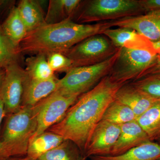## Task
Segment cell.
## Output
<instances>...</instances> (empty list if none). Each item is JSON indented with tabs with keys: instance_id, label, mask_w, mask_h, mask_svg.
<instances>
[{
	"instance_id": "obj_35",
	"label": "cell",
	"mask_w": 160,
	"mask_h": 160,
	"mask_svg": "<svg viewBox=\"0 0 160 160\" xmlns=\"http://www.w3.org/2000/svg\"><path fill=\"white\" fill-rule=\"evenodd\" d=\"M80 160H86V159H85L84 158H83L82 157L81 158V159H80Z\"/></svg>"
},
{
	"instance_id": "obj_24",
	"label": "cell",
	"mask_w": 160,
	"mask_h": 160,
	"mask_svg": "<svg viewBox=\"0 0 160 160\" xmlns=\"http://www.w3.org/2000/svg\"><path fill=\"white\" fill-rule=\"evenodd\" d=\"M82 154L77 146L65 140L61 145L41 156L37 160H80Z\"/></svg>"
},
{
	"instance_id": "obj_3",
	"label": "cell",
	"mask_w": 160,
	"mask_h": 160,
	"mask_svg": "<svg viewBox=\"0 0 160 160\" xmlns=\"http://www.w3.org/2000/svg\"><path fill=\"white\" fill-rule=\"evenodd\" d=\"M5 118L0 136L2 157L26 155L29 141L37 129L34 106H22L18 111Z\"/></svg>"
},
{
	"instance_id": "obj_29",
	"label": "cell",
	"mask_w": 160,
	"mask_h": 160,
	"mask_svg": "<svg viewBox=\"0 0 160 160\" xmlns=\"http://www.w3.org/2000/svg\"><path fill=\"white\" fill-rule=\"evenodd\" d=\"M155 74H160V56L158 55L157 60H156L155 62L142 75V77L140 78L149 75Z\"/></svg>"
},
{
	"instance_id": "obj_10",
	"label": "cell",
	"mask_w": 160,
	"mask_h": 160,
	"mask_svg": "<svg viewBox=\"0 0 160 160\" xmlns=\"http://www.w3.org/2000/svg\"><path fill=\"white\" fill-rule=\"evenodd\" d=\"M120 133V125L101 120L93 130L83 157L86 160L94 156L109 155Z\"/></svg>"
},
{
	"instance_id": "obj_15",
	"label": "cell",
	"mask_w": 160,
	"mask_h": 160,
	"mask_svg": "<svg viewBox=\"0 0 160 160\" xmlns=\"http://www.w3.org/2000/svg\"><path fill=\"white\" fill-rule=\"evenodd\" d=\"M59 79L53 77L45 80L31 79L28 76L24 87L22 106H34L56 90Z\"/></svg>"
},
{
	"instance_id": "obj_22",
	"label": "cell",
	"mask_w": 160,
	"mask_h": 160,
	"mask_svg": "<svg viewBox=\"0 0 160 160\" xmlns=\"http://www.w3.org/2000/svg\"><path fill=\"white\" fill-rule=\"evenodd\" d=\"M152 142L160 140V102L137 118Z\"/></svg>"
},
{
	"instance_id": "obj_16",
	"label": "cell",
	"mask_w": 160,
	"mask_h": 160,
	"mask_svg": "<svg viewBox=\"0 0 160 160\" xmlns=\"http://www.w3.org/2000/svg\"><path fill=\"white\" fill-rule=\"evenodd\" d=\"M90 160H159L160 144L149 141L118 156H94Z\"/></svg>"
},
{
	"instance_id": "obj_9",
	"label": "cell",
	"mask_w": 160,
	"mask_h": 160,
	"mask_svg": "<svg viewBox=\"0 0 160 160\" xmlns=\"http://www.w3.org/2000/svg\"><path fill=\"white\" fill-rule=\"evenodd\" d=\"M5 74L0 89L6 116L13 113L21 108L24 87L28 75L18 62L5 67Z\"/></svg>"
},
{
	"instance_id": "obj_18",
	"label": "cell",
	"mask_w": 160,
	"mask_h": 160,
	"mask_svg": "<svg viewBox=\"0 0 160 160\" xmlns=\"http://www.w3.org/2000/svg\"><path fill=\"white\" fill-rule=\"evenodd\" d=\"M65 140L61 136L54 132H44L31 138L26 155L37 160L47 152L59 146Z\"/></svg>"
},
{
	"instance_id": "obj_25",
	"label": "cell",
	"mask_w": 160,
	"mask_h": 160,
	"mask_svg": "<svg viewBox=\"0 0 160 160\" xmlns=\"http://www.w3.org/2000/svg\"><path fill=\"white\" fill-rule=\"evenodd\" d=\"M20 55L19 46L5 35L0 25V69L18 62Z\"/></svg>"
},
{
	"instance_id": "obj_26",
	"label": "cell",
	"mask_w": 160,
	"mask_h": 160,
	"mask_svg": "<svg viewBox=\"0 0 160 160\" xmlns=\"http://www.w3.org/2000/svg\"><path fill=\"white\" fill-rule=\"evenodd\" d=\"M130 83L149 95L160 98V74L149 75Z\"/></svg>"
},
{
	"instance_id": "obj_33",
	"label": "cell",
	"mask_w": 160,
	"mask_h": 160,
	"mask_svg": "<svg viewBox=\"0 0 160 160\" xmlns=\"http://www.w3.org/2000/svg\"><path fill=\"white\" fill-rule=\"evenodd\" d=\"M5 74V69L4 68H1L0 69V89H1V86H2V83Z\"/></svg>"
},
{
	"instance_id": "obj_27",
	"label": "cell",
	"mask_w": 160,
	"mask_h": 160,
	"mask_svg": "<svg viewBox=\"0 0 160 160\" xmlns=\"http://www.w3.org/2000/svg\"><path fill=\"white\" fill-rule=\"evenodd\" d=\"M47 58L49 66L54 72H66L72 68L71 60L63 53H51L47 56Z\"/></svg>"
},
{
	"instance_id": "obj_5",
	"label": "cell",
	"mask_w": 160,
	"mask_h": 160,
	"mask_svg": "<svg viewBox=\"0 0 160 160\" xmlns=\"http://www.w3.org/2000/svg\"><path fill=\"white\" fill-rule=\"evenodd\" d=\"M120 50L121 48L112 57L99 64L69 69L59 79L55 91L64 95L78 97L89 91L109 74Z\"/></svg>"
},
{
	"instance_id": "obj_12",
	"label": "cell",
	"mask_w": 160,
	"mask_h": 160,
	"mask_svg": "<svg viewBox=\"0 0 160 160\" xmlns=\"http://www.w3.org/2000/svg\"><path fill=\"white\" fill-rule=\"evenodd\" d=\"M115 99L129 106L137 118L160 102V98L149 95L130 83L123 85L118 89Z\"/></svg>"
},
{
	"instance_id": "obj_4",
	"label": "cell",
	"mask_w": 160,
	"mask_h": 160,
	"mask_svg": "<svg viewBox=\"0 0 160 160\" xmlns=\"http://www.w3.org/2000/svg\"><path fill=\"white\" fill-rule=\"evenodd\" d=\"M146 13L139 0L82 1L74 17L80 24L116 21Z\"/></svg>"
},
{
	"instance_id": "obj_19",
	"label": "cell",
	"mask_w": 160,
	"mask_h": 160,
	"mask_svg": "<svg viewBox=\"0 0 160 160\" xmlns=\"http://www.w3.org/2000/svg\"><path fill=\"white\" fill-rule=\"evenodd\" d=\"M17 8L28 32L46 24V15L37 1L21 0Z\"/></svg>"
},
{
	"instance_id": "obj_21",
	"label": "cell",
	"mask_w": 160,
	"mask_h": 160,
	"mask_svg": "<svg viewBox=\"0 0 160 160\" xmlns=\"http://www.w3.org/2000/svg\"><path fill=\"white\" fill-rule=\"evenodd\" d=\"M26 73L31 79L45 80L55 76L47 61V56L43 54L32 55L25 61Z\"/></svg>"
},
{
	"instance_id": "obj_14",
	"label": "cell",
	"mask_w": 160,
	"mask_h": 160,
	"mask_svg": "<svg viewBox=\"0 0 160 160\" xmlns=\"http://www.w3.org/2000/svg\"><path fill=\"white\" fill-rule=\"evenodd\" d=\"M118 48H153L152 42L134 29L126 27L109 28L103 32Z\"/></svg>"
},
{
	"instance_id": "obj_7",
	"label": "cell",
	"mask_w": 160,
	"mask_h": 160,
	"mask_svg": "<svg viewBox=\"0 0 160 160\" xmlns=\"http://www.w3.org/2000/svg\"><path fill=\"white\" fill-rule=\"evenodd\" d=\"M119 49L105 35L99 34L83 40L63 54L71 60L74 68L102 62L114 55Z\"/></svg>"
},
{
	"instance_id": "obj_1",
	"label": "cell",
	"mask_w": 160,
	"mask_h": 160,
	"mask_svg": "<svg viewBox=\"0 0 160 160\" xmlns=\"http://www.w3.org/2000/svg\"><path fill=\"white\" fill-rule=\"evenodd\" d=\"M105 77L95 87L80 95L59 122L47 131L74 143L83 155L93 130L123 86Z\"/></svg>"
},
{
	"instance_id": "obj_28",
	"label": "cell",
	"mask_w": 160,
	"mask_h": 160,
	"mask_svg": "<svg viewBox=\"0 0 160 160\" xmlns=\"http://www.w3.org/2000/svg\"><path fill=\"white\" fill-rule=\"evenodd\" d=\"M146 13L151 12L160 11V0H139ZM145 13V14H146Z\"/></svg>"
},
{
	"instance_id": "obj_13",
	"label": "cell",
	"mask_w": 160,
	"mask_h": 160,
	"mask_svg": "<svg viewBox=\"0 0 160 160\" xmlns=\"http://www.w3.org/2000/svg\"><path fill=\"white\" fill-rule=\"evenodd\" d=\"M120 127L121 133L112 149L110 156L123 154L150 141L148 135L136 120L120 125Z\"/></svg>"
},
{
	"instance_id": "obj_23",
	"label": "cell",
	"mask_w": 160,
	"mask_h": 160,
	"mask_svg": "<svg viewBox=\"0 0 160 160\" xmlns=\"http://www.w3.org/2000/svg\"><path fill=\"white\" fill-rule=\"evenodd\" d=\"M137 118L136 115L129 106L115 99L106 109L102 120L122 125L136 121Z\"/></svg>"
},
{
	"instance_id": "obj_11",
	"label": "cell",
	"mask_w": 160,
	"mask_h": 160,
	"mask_svg": "<svg viewBox=\"0 0 160 160\" xmlns=\"http://www.w3.org/2000/svg\"><path fill=\"white\" fill-rule=\"evenodd\" d=\"M112 27H126L134 29L152 42L160 39V11L109 21Z\"/></svg>"
},
{
	"instance_id": "obj_30",
	"label": "cell",
	"mask_w": 160,
	"mask_h": 160,
	"mask_svg": "<svg viewBox=\"0 0 160 160\" xmlns=\"http://www.w3.org/2000/svg\"><path fill=\"white\" fill-rule=\"evenodd\" d=\"M6 115L5 112V107H4V102L2 96L0 94V128H1V124L4 118L6 117ZM2 144H1V140H0V157H2Z\"/></svg>"
},
{
	"instance_id": "obj_8",
	"label": "cell",
	"mask_w": 160,
	"mask_h": 160,
	"mask_svg": "<svg viewBox=\"0 0 160 160\" xmlns=\"http://www.w3.org/2000/svg\"><path fill=\"white\" fill-rule=\"evenodd\" d=\"M78 97L64 95L55 91L35 105L38 126L36 132L32 138L47 131L59 122Z\"/></svg>"
},
{
	"instance_id": "obj_17",
	"label": "cell",
	"mask_w": 160,
	"mask_h": 160,
	"mask_svg": "<svg viewBox=\"0 0 160 160\" xmlns=\"http://www.w3.org/2000/svg\"><path fill=\"white\" fill-rule=\"evenodd\" d=\"M82 2L80 0H50L45 17L46 24H56L67 19H73Z\"/></svg>"
},
{
	"instance_id": "obj_2",
	"label": "cell",
	"mask_w": 160,
	"mask_h": 160,
	"mask_svg": "<svg viewBox=\"0 0 160 160\" xmlns=\"http://www.w3.org/2000/svg\"><path fill=\"white\" fill-rule=\"evenodd\" d=\"M109 21L80 24L67 19L56 24H46L29 32L20 43V54L48 55L65 52L87 38L103 34L111 28Z\"/></svg>"
},
{
	"instance_id": "obj_31",
	"label": "cell",
	"mask_w": 160,
	"mask_h": 160,
	"mask_svg": "<svg viewBox=\"0 0 160 160\" xmlns=\"http://www.w3.org/2000/svg\"><path fill=\"white\" fill-rule=\"evenodd\" d=\"M0 160H36L32 159L27 155L23 156H10L0 157Z\"/></svg>"
},
{
	"instance_id": "obj_6",
	"label": "cell",
	"mask_w": 160,
	"mask_h": 160,
	"mask_svg": "<svg viewBox=\"0 0 160 160\" xmlns=\"http://www.w3.org/2000/svg\"><path fill=\"white\" fill-rule=\"evenodd\" d=\"M153 48H121L117 59L108 75L113 82L125 84L142 77L147 69L157 60Z\"/></svg>"
},
{
	"instance_id": "obj_34",
	"label": "cell",
	"mask_w": 160,
	"mask_h": 160,
	"mask_svg": "<svg viewBox=\"0 0 160 160\" xmlns=\"http://www.w3.org/2000/svg\"><path fill=\"white\" fill-rule=\"evenodd\" d=\"M3 3H4V1H1V0H0V8H1V6L2 5Z\"/></svg>"
},
{
	"instance_id": "obj_32",
	"label": "cell",
	"mask_w": 160,
	"mask_h": 160,
	"mask_svg": "<svg viewBox=\"0 0 160 160\" xmlns=\"http://www.w3.org/2000/svg\"><path fill=\"white\" fill-rule=\"evenodd\" d=\"M152 46L158 55L160 56V39L156 42H152Z\"/></svg>"
},
{
	"instance_id": "obj_20",
	"label": "cell",
	"mask_w": 160,
	"mask_h": 160,
	"mask_svg": "<svg viewBox=\"0 0 160 160\" xmlns=\"http://www.w3.org/2000/svg\"><path fill=\"white\" fill-rule=\"evenodd\" d=\"M1 26L5 35L17 46H19L28 33L17 6L12 7Z\"/></svg>"
},
{
	"instance_id": "obj_36",
	"label": "cell",
	"mask_w": 160,
	"mask_h": 160,
	"mask_svg": "<svg viewBox=\"0 0 160 160\" xmlns=\"http://www.w3.org/2000/svg\"><path fill=\"white\" fill-rule=\"evenodd\" d=\"M159 144H160V141H159Z\"/></svg>"
},
{
	"instance_id": "obj_37",
	"label": "cell",
	"mask_w": 160,
	"mask_h": 160,
	"mask_svg": "<svg viewBox=\"0 0 160 160\" xmlns=\"http://www.w3.org/2000/svg\"><path fill=\"white\" fill-rule=\"evenodd\" d=\"M159 160H160V159Z\"/></svg>"
}]
</instances>
